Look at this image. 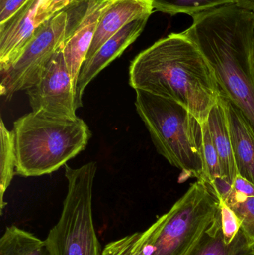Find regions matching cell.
<instances>
[{
	"label": "cell",
	"instance_id": "18",
	"mask_svg": "<svg viewBox=\"0 0 254 255\" xmlns=\"http://www.w3.org/2000/svg\"><path fill=\"white\" fill-rule=\"evenodd\" d=\"M1 136V161H0V209H4V196L11 183L16 171V154H15L14 135L13 130H9L1 119L0 125Z\"/></svg>",
	"mask_w": 254,
	"mask_h": 255
},
{
	"label": "cell",
	"instance_id": "8",
	"mask_svg": "<svg viewBox=\"0 0 254 255\" xmlns=\"http://www.w3.org/2000/svg\"><path fill=\"white\" fill-rule=\"evenodd\" d=\"M92 0H29L7 23L0 26V71L20 55L36 30L61 12L86 7Z\"/></svg>",
	"mask_w": 254,
	"mask_h": 255
},
{
	"label": "cell",
	"instance_id": "2",
	"mask_svg": "<svg viewBox=\"0 0 254 255\" xmlns=\"http://www.w3.org/2000/svg\"><path fill=\"white\" fill-rule=\"evenodd\" d=\"M184 32L214 72L221 94L254 130V11L236 3L192 17Z\"/></svg>",
	"mask_w": 254,
	"mask_h": 255
},
{
	"label": "cell",
	"instance_id": "1",
	"mask_svg": "<svg viewBox=\"0 0 254 255\" xmlns=\"http://www.w3.org/2000/svg\"><path fill=\"white\" fill-rule=\"evenodd\" d=\"M129 84L135 91L177 102L201 124L222 94L213 69L184 31L171 33L137 55Z\"/></svg>",
	"mask_w": 254,
	"mask_h": 255
},
{
	"label": "cell",
	"instance_id": "15",
	"mask_svg": "<svg viewBox=\"0 0 254 255\" xmlns=\"http://www.w3.org/2000/svg\"><path fill=\"white\" fill-rule=\"evenodd\" d=\"M254 247L240 231L235 239L228 244L222 234L220 211L216 220L205 231L186 255H254Z\"/></svg>",
	"mask_w": 254,
	"mask_h": 255
},
{
	"label": "cell",
	"instance_id": "13",
	"mask_svg": "<svg viewBox=\"0 0 254 255\" xmlns=\"http://www.w3.org/2000/svg\"><path fill=\"white\" fill-rule=\"evenodd\" d=\"M238 174L254 184V130L243 112L221 94Z\"/></svg>",
	"mask_w": 254,
	"mask_h": 255
},
{
	"label": "cell",
	"instance_id": "22",
	"mask_svg": "<svg viewBox=\"0 0 254 255\" xmlns=\"http://www.w3.org/2000/svg\"><path fill=\"white\" fill-rule=\"evenodd\" d=\"M29 0H7L0 4V26L7 23Z\"/></svg>",
	"mask_w": 254,
	"mask_h": 255
},
{
	"label": "cell",
	"instance_id": "24",
	"mask_svg": "<svg viewBox=\"0 0 254 255\" xmlns=\"http://www.w3.org/2000/svg\"><path fill=\"white\" fill-rule=\"evenodd\" d=\"M236 4L254 11V0H235Z\"/></svg>",
	"mask_w": 254,
	"mask_h": 255
},
{
	"label": "cell",
	"instance_id": "10",
	"mask_svg": "<svg viewBox=\"0 0 254 255\" xmlns=\"http://www.w3.org/2000/svg\"><path fill=\"white\" fill-rule=\"evenodd\" d=\"M113 1L92 0L73 26H70L63 46V54L76 91L81 69L86 61L100 16Z\"/></svg>",
	"mask_w": 254,
	"mask_h": 255
},
{
	"label": "cell",
	"instance_id": "9",
	"mask_svg": "<svg viewBox=\"0 0 254 255\" xmlns=\"http://www.w3.org/2000/svg\"><path fill=\"white\" fill-rule=\"evenodd\" d=\"M25 91L32 112L55 118H78L76 89L64 61L63 47Z\"/></svg>",
	"mask_w": 254,
	"mask_h": 255
},
{
	"label": "cell",
	"instance_id": "16",
	"mask_svg": "<svg viewBox=\"0 0 254 255\" xmlns=\"http://www.w3.org/2000/svg\"><path fill=\"white\" fill-rule=\"evenodd\" d=\"M0 255H52L46 241L27 231L10 226L0 239Z\"/></svg>",
	"mask_w": 254,
	"mask_h": 255
},
{
	"label": "cell",
	"instance_id": "4",
	"mask_svg": "<svg viewBox=\"0 0 254 255\" xmlns=\"http://www.w3.org/2000/svg\"><path fill=\"white\" fill-rule=\"evenodd\" d=\"M135 106L157 151L180 170L179 182L201 180L204 172L202 125L182 105L136 90Z\"/></svg>",
	"mask_w": 254,
	"mask_h": 255
},
{
	"label": "cell",
	"instance_id": "19",
	"mask_svg": "<svg viewBox=\"0 0 254 255\" xmlns=\"http://www.w3.org/2000/svg\"><path fill=\"white\" fill-rule=\"evenodd\" d=\"M154 10L171 16L186 14L193 16L211 9L235 3V0H149Z\"/></svg>",
	"mask_w": 254,
	"mask_h": 255
},
{
	"label": "cell",
	"instance_id": "12",
	"mask_svg": "<svg viewBox=\"0 0 254 255\" xmlns=\"http://www.w3.org/2000/svg\"><path fill=\"white\" fill-rule=\"evenodd\" d=\"M153 12V6L149 0H114L100 16L86 61L125 25L140 18L150 17Z\"/></svg>",
	"mask_w": 254,
	"mask_h": 255
},
{
	"label": "cell",
	"instance_id": "21",
	"mask_svg": "<svg viewBox=\"0 0 254 255\" xmlns=\"http://www.w3.org/2000/svg\"><path fill=\"white\" fill-rule=\"evenodd\" d=\"M220 219L225 241L231 244L242 229V222L234 211L220 199Z\"/></svg>",
	"mask_w": 254,
	"mask_h": 255
},
{
	"label": "cell",
	"instance_id": "3",
	"mask_svg": "<svg viewBox=\"0 0 254 255\" xmlns=\"http://www.w3.org/2000/svg\"><path fill=\"white\" fill-rule=\"evenodd\" d=\"M16 174L47 175L86 148L91 131L86 123L31 112L13 124Z\"/></svg>",
	"mask_w": 254,
	"mask_h": 255
},
{
	"label": "cell",
	"instance_id": "7",
	"mask_svg": "<svg viewBox=\"0 0 254 255\" xmlns=\"http://www.w3.org/2000/svg\"><path fill=\"white\" fill-rule=\"evenodd\" d=\"M70 26L69 12H61L39 27L20 55L0 71V94L10 100L26 91L40 77L57 52L64 46Z\"/></svg>",
	"mask_w": 254,
	"mask_h": 255
},
{
	"label": "cell",
	"instance_id": "17",
	"mask_svg": "<svg viewBox=\"0 0 254 255\" xmlns=\"http://www.w3.org/2000/svg\"><path fill=\"white\" fill-rule=\"evenodd\" d=\"M165 220V214L160 217L149 229L136 232L107 244L101 255H147L149 247L155 241Z\"/></svg>",
	"mask_w": 254,
	"mask_h": 255
},
{
	"label": "cell",
	"instance_id": "5",
	"mask_svg": "<svg viewBox=\"0 0 254 255\" xmlns=\"http://www.w3.org/2000/svg\"><path fill=\"white\" fill-rule=\"evenodd\" d=\"M95 162L73 169L65 165L68 182L62 213L45 240L52 255H101L92 218Z\"/></svg>",
	"mask_w": 254,
	"mask_h": 255
},
{
	"label": "cell",
	"instance_id": "6",
	"mask_svg": "<svg viewBox=\"0 0 254 255\" xmlns=\"http://www.w3.org/2000/svg\"><path fill=\"white\" fill-rule=\"evenodd\" d=\"M220 211V199L207 183L197 180L165 214L147 255H186Z\"/></svg>",
	"mask_w": 254,
	"mask_h": 255
},
{
	"label": "cell",
	"instance_id": "20",
	"mask_svg": "<svg viewBox=\"0 0 254 255\" xmlns=\"http://www.w3.org/2000/svg\"><path fill=\"white\" fill-rule=\"evenodd\" d=\"M224 202L235 212L242 222V231L254 247V196H246L231 190Z\"/></svg>",
	"mask_w": 254,
	"mask_h": 255
},
{
	"label": "cell",
	"instance_id": "23",
	"mask_svg": "<svg viewBox=\"0 0 254 255\" xmlns=\"http://www.w3.org/2000/svg\"><path fill=\"white\" fill-rule=\"evenodd\" d=\"M233 190L246 196H254V184L241 175L236 177L233 182Z\"/></svg>",
	"mask_w": 254,
	"mask_h": 255
},
{
	"label": "cell",
	"instance_id": "11",
	"mask_svg": "<svg viewBox=\"0 0 254 255\" xmlns=\"http://www.w3.org/2000/svg\"><path fill=\"white\" fill-rule=\"evenodd\" d=\"M149 16L140 18L125 25L117 34L107 40L96 53L85 61L78 79L76 97L78 109L83 106L82 97L86 86L141 34Z\"/></svg>",
	"mask_w": 254,
	"mask_h": 255
},
{
	"label": "cell",
	"instance_id": "26",
	"mask_svg": "<svg viewBox=\"0 0 254 255\" xmlns=\"http://www.w3.org/2000/svg\"></svg>",
	"mask_w": 254,
	"mask_h": 255
},
{
	"label": "cell",
	"instance_id": "25",
	"mask_svg": "<svg viewBox=\"0 0 254 255\" xmlns=\"http://www.w3.org/2000/svg\"><path fill=\"white\" fill-rule=\"evenodd\" d=\"M6 1H7V0H0V4H3V3Z\"/></svg>",
	"mask_w": 254,
	"mask_h": 255
},
{
	"label": "cell",
	"instance_id": "14",
	"mask_svg": "<svg viewBox=\"0 0 254 255\" xmlns=\"http://www.w3.org/2000/svg\"><path fill=\"white\" fill-rule=\"evenodd\" d=\"M213 145L219 154L225 181L233 185L239 175L234 159L226 112L222 100L212 109L207 121Z\"/></svg>",
	"mask_w": 254,
	"mask_h": 255
}]
</instances>
